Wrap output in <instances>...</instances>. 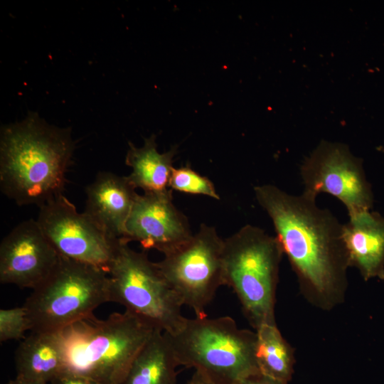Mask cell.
Returning <instances> with one entry per match:
<instances>
[{
  "label": "cell",
  "mask_w": 384,
  "mask_h": 384,
  "mask_svg": "<svg viewBox=\"0 0 384 384\" xmlns=\"http://www.w3.org/2000/svg\"><path fill=\"white\" fill-rule=\"evenodd\" d=\"M254 193L274 225L304 299L324 311L342 304L349 267L343 224L304 193L291 195L270 184L255 186Z\"/></svg>",
  "instance_id": "cell-1"
},
{
  "label": "cell",
  "mask_w": 384,
  "mask_h": 384,
  "mask_svg": "<svg viewBox=\"0 0 384 384\" xmlns=\"http://www.w3.org/2000/svg\"><path fill=\"white\" fill-rule=\"evenodd\" d=\"M75 148L70 128L47 123L36 112L4 126L0 187L18 206L38 207L63 193Z\"/></svg>",
  "instance_id": "cell-2"
},
{
  "label": "cell",
  "mask_w": 384,
  "mask_h": 384,
  "mask_svg": "<svg viewBox=\"0 0 384 384\" xmlns=\"http://www.w3.org/2000/svg\"><path fill=\"white\" fill-rule=\"evenodd\" d=\"M156 328L127 311L105 319L95 316L58 332L65 370L97 384H122Z\"/></svg>",
  "instance_id": "cell-3"
},
{
  "label": "cell",
  "mask_w": 384,
  "mask_h": 384,
  "mask_svg": "<svg viewBox=\"0 0 384 384\" xmlns=\"http://www.w3.org/2000/svg\"><path fill=\"white\" fill-rule=\"evenodd\" d=\"M165 334L178 366L215 384H236L260 373L256 332L239 328L230 316L186 318L178 331Z\"/></svg>",
  "instance_id": "cell-4"
},
{
  "label": "cell",
  "mask_w": 384,
  "mask_h": 384,
  "mask_svg": "<svg viewBox=\"0 0 384 384\" xmlns=\"http://www.w3.org/2000/svg\"><path fill=\"white\" fill-rule=\"evenodd\" d=\"M283 254L276 236L252 225L224 240V284L235 293L255 330L276 324L275 297Z\"/></svg>",
  "instance_id": "cell-5"
},
{
  "label": "cell",
  "mask_w": 384,
  "mask_h": 384,
  "mask_svg": "<svg viewBox=\"0 0 384 384\" xmlns=\"http://www.w3.org/2000/svg\"><path fill=\"white\" fill-rule=\"evenodd\" d=\"M110 302V278L104 269L60 255L47 278L34 288L23 306L31 332L55 334L94 316Z\"/></svg>",
  "instance_id": "cell-6"
},
{
  "label": "cell",
  "mask_w": 384,
  "mask_h": 384,
  "mask_svg": "<svg viewBox=\"0 0 384 384\" xmlns=\"http://www.w3.org/2000/svg\"><path fill=\"white\" fill-rule=\"evenodd\" d=\"M108 274L110 302L122 304L125 311L167 334L183 326V305L146 251H135L120 240Z\"/></svg>",
  "instance_id": "cell-7"
},
{
  "label": "cell",
  "mask_w": 384,
  "mask_h": 384,
  "mask_svg": "<svg viewBox=\"0 0 384 384\" xmlns=\"http://www.w3.org/2000/svg\"><path fill=\"white\" fill-rule=\"evenodd\" d=\"M223 247L215 228L203 223L186 242L156 262L182 305L192 309L196 316H206V307L225 285Z\"/></svg>",
  "instance_id": "cell-8"
},
{
  "label": "cell",
  "mask_w": 384,
  "mask_h": 384,
  "mask_svg": "<svg viewBox=\"0 0 384 384\" xmlns=\"http://www.w3.org/2000/svg\"><path fill=\"white\" fill-rule=\"evenodd\" d=\"M300 174L303 193L314 199L321 193L336 197L349 217L373 206V196L363 161L346 144L321 141L303 161Z\"/></svg>",
  "instance_id": "cell-9"
},
{
  "label": "cell",
  "mask_w": 384,
  "mask_h": 384,
  "mask_svg": "<svg viewBox=\"0 0 384 384\" xmlns=\"http://www.w3.org/2000/svg\"><path fill=\"white\" fill-rule=\"evenodd\" d=\"M39 208L36 221L60 255L109 271L120 240L105 234L63 193Z\"/></svg>",
  "instance_id": "cell-10"
},
{
  "label": "cell",
  "mask_w": 384,
  "mask_h": 384,
  "mask_svg": "<svg viewBox=\"0 0 384 384\" xmlns=\"http://www.w3.org/2000/svg\"><path fill=\"white\" fill-rule=\"evenodd\" d=\"M187 218L173 203L172 190L138 194L122 240L137 241L143 250L155 249L166 255L192 236Z\"/></svg>",
  "instance_id": "cell-11"
},
{
  "label": "cell",
  "mask_w": 384,
  "mask_h": 384,
  "mask_svg": "<svg viewBox=\"0 0 384 384\" xmlns=\"http://www.w3.org/2000/svg\"><path fill=\"white\" fill-rule=\"evenodd\" d=\"M60 255L36 220L16 225L0 245V282L33 289L56 266Z\"/></svg>",
  "instance_id": "cell-12"
},
{
  "label": "cell",
  "mask_w": 384,
  "mask_h": 384,
  "mask_svg": "<svg viewBox=\"0 0 384 384\" xmlns=\"http://www.w3.org/2000/svg\"><path fill=\"white\" fill-rule=\"evenodd\" d=\"M127 176L99 173L86 189L84 213L109 237L122 240L138 193Z\"/></svg>",
  "instance_id": "cell-13"
},
{
  "label": "cell",
  "mask_w": 384,
  "mask_h": 384,
  "mask_svg": "<svg viewBox=\"0 0 384 384\" xmlns=\"http://www.w3.org/2000/svg\"><path fill=\"white\" fill-rule=\"evenodd\" d=\"M348 265L363 279H384V217L366 210L349 217L342 227Z\"/></svg>",
  "instance_id": "cell-14"
},
{
  "label": "cell",
  "mask_w": 384,
  "mask_h": 384,
  "mask_svg": "<svg viewBox=\"0 0 384 384\" xmlns=\"http://www.w3.org/2000/svg\"><path fill=\"white\" fill-rule=\"evenodd\" d=\"M14 361L16 375L49 383L65 371L58 334L31 332L18 345Z\"/></svg>",
  "instance_id": "cell-15"
},
{
  "label": "cell",
  "mask_w": 384,
  "mask_h": 384,
  "mask_svg": "<svg viewBox=\"0 0 384 384\" xmlns=\"http://www.w3.org/2000/svg\"><path fill=\"white\" fill-rule=\"evenodd\" d=\"M156 136L144 139V145L136 147L129 142L125 164L132 169L127 176L130 182L144 193H159L167 191L173 159L177 152V146L163 154L159 153L156 143Z\"/></svg>",
  "instance_id": "cell-16"
},
{
  "label": "cell",
  "mask_w": 384,
  "mask_h": 384,
  "mask_svg": "<svg viewBox=\"0 0 384 384\" xmlns=\"http://www.w3.org/2000/svg\"><path fill=\"white\" fill-rule=\"evenodd\" d=\"M178 366L165 333L156 329L134 360L122 384H178Z\"/></svg>",
  "instance_id": "cell-17"
},
{
  "label": "cell",
  "mask_w": 384,
  "mask_h": 384,
  "mask_svg": "<svg viewBox=\"0 0 384 384\" xmlns=\"http://www.w3.org/2000/svg\"><path fill=\"white\" fill-rule=\"evenodd\" d=\"M255 332V358L260 373L288 383L294 373V348L282 336L277 324L263 325Z\"/></svg>",
  "instance_id": "cell-18"
},
{
  "label": "cell",
  "mask_w": 384,
  "mask_h": 384,
  "mask_svg": "<svg viewBox=\"0 0 384 384\" xmlns=\"http://www.w3.org/2000/svg\"><path fill=\"white\" fill-rule=\"evenodd\" d=\"M169 188L172 191L204 195L216 200L220 199L213 182L188 166L172 169Z\"/></svg>",
  "instance_id": "cell-19"
},
{
  "label": "cell",
  "mask_w": 384,
  "mask_h": 384,
  "mask_svg": "<svg viewBox=\"0 0 384 384\" xmlns=\"http://www.w3.org/2000/svg\"><path fill=\"white\" fill-rule=\"evenodd\" d=\"M31 329V322L23 305L0 310L1 342L25 338V332Z\"/></svg>",
  "instance_id": "cell-20"
},
{
  "label": "cell",
  "mask_w": 384,
  "mask_h": 384,
  "mask_svg": "<svg viewBox=\"0 0 384 384\" xmlns=\"http://www.w3.org/2000/svg\"><path fill=\"white\" fill-rule=\"evenodd\" d=\"M48 384H97L92 380L78 374L65 370Z\"/></svg>",
  "instance_id": "cell-21"
},
{
  "label": "cell",
  "mask_w": 384,
  "mask_h": 384,
  "mask_svg": "<svg viewBox=\"0 0 384 384\" xmlns=\"http://www.w3.org/2000/svg\"><path fill=\"white\" fill-rule=\"evenodd\" d=\"M236 384H288L274 378H270L262 373H256L250 375Z\"/></svg>",
  "instance_id": "cell-22"
},
{
  "label": "cell",
  "mask_w": 384,
  "mask_h": 384,
  "mask_svg": "<svg viewBox=\"0 0 384 384\" xmlns=\"http://www.w3.org/2000/svg\"><path fill=\"white\" fill-rule=\"evenodd\" d=\"M186 384H215L198 371L193 373Z\"/></svg>",
  "instance_id": "cell-23"
},
{
  "label": "cell",
  "mask_w": 384,
  "mask_h": 384,
  "mask_svg": "<svg viewBox=\"0 0 384 384\" xmlns=\"http://www.w3.org/2000/svg\"><path fill=\"white\" fill-rule=\"evenodd\" d=\"M7 384H48L22 376L16 375L15 378L9 380Z\"/></svg>",
  "instance_id": "cell-24"
}]
</instances>
